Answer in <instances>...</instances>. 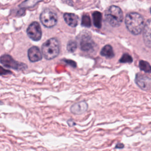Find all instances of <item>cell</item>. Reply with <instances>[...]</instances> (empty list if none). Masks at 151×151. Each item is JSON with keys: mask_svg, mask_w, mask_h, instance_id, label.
I'll list each match as a JSON object with an SVG mask.
<instances>
[{"mask_svg": "<svg viewBox=\"0 0 151 151\" xmlns=\"http://www.w3.org/2000/svg\"><path fill=\"white\" fill-rule=\"evenodd\" d=\"M125 24L130 32L133 35H138L143 29L144 19L139 13L130 12L126 16Z\"/></svg>", "mask_w": 151, "mask_h": 151, "instance_id": "1", "label": "cell"}, {"mask_svg": "<svg viewBox=\"0 0 151 151\" xmlns=\"http://www.w3.org/2000/svg\"><path fill=\"white\" fill-rule=\"evenodd\" d=\"M42 53L47 60L55 58L60 52V44L55 38H51L46 41L42 45Z\"/></svg>", "mask_w": 151, "mask_h": 151, "instance_id": "2", "label": "cell"}, {"mask_svg": "<svg viewBox=\"0 0 151 151\" xmlns=\"http://www.w3.org/2000/svg\"><path fill=\"white\" fill-rule=\"evenodd\" d=\"M105 18L111 26L119 27L123 19V11L119 6H110L105 12Z\"/></svg>", "mask_w": 151, "mask_h": 151, "instance_id": "3", "label": "cell"}, {"mask_svg": "<svg viewBox=\"0 0 151 151\" xmlns=\"http://www.w3.org/2000/svg\"><path fill=\"white\" fill-rule=\"evenodd\" d=\"M40 18L41 23L47 28H51L55 25L58 20L56 13L49 9L44 10L41 12Z\"/></svg>", "mask_w": 151, "mask_h": 151, "instance_id": "4", "label": "cell"}, {"mask_svg": "<svg viewBox=\"0 0 151 151\" xmlns=\"http://www.w3.org/2000/svg\"><path fill=\"white\" fill-rule=\"evenodd\" d=\"M0 63L7 68L15 69L16 70H23L27 68L26 64L15 61L8 54L2 55L0 57Z\"/></svg>", "mask_w": 151, "mask_h": 151, "instance_id": "5", "label": "cell"}, {"mask_svg": "<svg viewBox=\"0 0 151 151\" xmlns=\"http://www.w3.org/2000/svg\"><path fill=\"white\" fill-rule=\"evenodd\" d=\"M80 45L82 51L88 52L92 51L94 47L95 43L91 38V34L88 31H83L81 33L80 37Z\"/></svg>", "mask_w": 151, "mask_h": 151, "instance_id": "6", "label": "cell"}, {"mask_svg": "<svg viewBox=\"0 0 151 151\" xmlns=\"http://www.w3.org/2000/svg\"><path fill=\"white\" fill-rule=\"evenodd\" d=\"M27 32L28 37L35 41H39L42 36V31L40 25L36 21L32 22L28 26Z\"/></svg>", "mask_w": 151, "mask_h": 151, "instance_id": "7", "label": "cell"}, {"mask_svg": "<svg viewBox=\"0 0 151 151\" xmlns=\"http://www.w3.org/2000/svg\"><path fill=\"white\" fill-rule=\"evenodd\" d=\"M135 83L139 87L143 90H151V78L146 76L137 74L135 78Z\"/></svg>", "mask_w": 151, "mask_h": 151, "instance_id": "8", "label": "cell"}, {"mask_svg": "<svg viewBox=\"0 0 151 151\" xmlns=\"http://www.w3.org/2000/svg\"><path fill=\"white\" fill-rule=\"evenodd\" d=\"M143 41L148 47H151V18L149 19L143 27Z\"/></svg>", "mask_w": 151, "mask_h": 151, "instance_id": "9", "label": "cell"}, {"mask_svg": "<svg viewBox=\"0 0 151 151\" xmlns=\"http://www.w3.org/2000/svg\"><path fill=\"white\" fill-rule=\"evenodd\" d=\"M28 57L31 62H37L42 59V53L36 46H33L28 50Z\"/></svg>", "mask_w": 151, "mask_h": 151, "instance_id": "10", "label": "cell"}, {"mask_svg": "<svg viewBox=\"0 0 151 151\" xmlns=\"http://www.w3.org/2000/svg\"><path fill=\"white\" fill-rule=\"evenodd\" d=\"M87 109V103L84 101H81L73 104L70 107V111L74 114H81L86 111Z\"/></svg>", "mask_w": 151, "mask_h": 151, "instance_id": "11", "label": "cell"}, {"mask_svg": "<svg viewBox=\"0 0 151 151\" xmlns=\"http://www.w3.org/2000/svg\"><path fill=\"white\" fill-rule=\"evenodd\" d=\"M65 22L71 27H75L78 23V17L73 13H65L63 15Z\"/></svg>", "mask_w": 151, "mask_h": 151, "instance_id": "12", "label": "cell"}, {"mask_svg": "<svg viewBox=\"0 0 151 151\" xmlns=\"http://www.w3.org/2000/svg\"><path fill=\"white\" fill-rule=\"evenodd\" d=\"M100 54L107 58H111L114 56V52L110 45H106L100 51Z\"/></svg>", "mask_w": 151, "mask_h": 151, "instance_id": "13", "label": "cell"}, {"mask_svg": "<svg viewBox=\"0 0 151 151\" xmlns=\"http://www.w3.org/2000/svg\"><path fill=\"white\" fill-rule=\"evenodd\" d=\"M101 19L102 15L101 14L99 11H94L93 13V21L94 25L98 28H100L101 27Z\"/></svg>", "mask_w": 151, "mask_h": 151, "instance_id": "14", "label": "cell"}, {"mask_svg": "<svg viewBox=\"0 0 151 151\" xmlns=\"http://www.w3.org/2000/svg\"><path fill=\"white\" fill-rule=\"evenodd\" d=\"M42 1L43 0H26L19 5V7L24 9L32 8Z\"/></svg>", "mask_w": 151, "mask_h": 151, "instance_id": "15", "label": "cell"}, {"mask_svg": "<svg viewBox=\"0 0 151 151\" xmlns=\"http://www.w3.org/2000/svg\"><path fill=\"white\" fill-rule=\"evenodd\" d=\"M139 67L142 71L147 73H151V65L148 62L140 60L139 63Z\"/></svg>", "mask_w": 151, "mask_h": 151, "instance_id": "16", "label": "cell"}, {"mask_svg": "<svg viewBox=\"0 0 151 151\" xmlns=\"http://www.w3.org/2000/svg\"><path fill=\"white\" fill-rule=\"evenodd\" d=\"M77 48V43L74 40H70L67 45V49L70 52H74Z\"/></svg>", "mask_w": 151, "mask_h": 151, "instance_id": "17", "label": "cell"}, {"mask_svg": "<svg viewBox=\"0 0 151 151\" xmlns=\"http://www.w3.org/2000/svg\"><path fill=\"white\" fill-rule=\"evenodd\" d=\"M81 25L85 27H90L91 25V21L88 15H84L81 19Z\"/></svg>", "mask_w": 151, "mask_h": 151, "instance_id": "18", "label": "cell"}, {"mask_svg": "<svg viewBox=\"0 0 151 151\" xmlns=\"http://www.w3.org/2000/svg\"><path fill=\"white\" fill-rule=\"evenodd\" d=\"M119 61L122 63H131L133 61V58L129 54L125 53L122 56Z\"/></svg>", "mask_w": 151, "mask_h": 151, "instance_id": "19", "label": "cell"}, {"mask_svg": "<svg viewBox=\"0 0 151 151\" xmlns=\"http://www.w3.org/2000/svg\"><path fill=\"white\" fill-rule=\"evenodd\" d=\"M12 72L0 66V75L3 76V75H6V74H11Z\"/></svg>", "mask_w": 151, "mask_h": 151, "instance_id": "20", "label": "cell"}, {"mask_svg": "<svg viewBox=\"0 0 151 151\" xmlns=\"http://www.w3.org/2000/svg\"><path fill=\"white\" fill-rule=\"evenodd\" d=\"M65 61V63H67L68 64H69V65H70L71 66H72V67H76V63L74 62V61H72V60H64Z\"/></svg>", "mask_w": 151, "mask_h": 151, "instance_id": "21", "label": "cell"}, {"mask_svg": "<svg viewBox=\"0 0 151 151\" xmlns=\"http://www.w3.org/2000/svg\"><path fill=\"white\" fill-rule=\"evenodd\" d=\"M67 123L69 126H73L76 125V123L73 120H68L67 121Z\"/></svg>", "mask_w": 151, "mask_h": 151, "instance_id": "22", "label": "cell"}, {"mask_svg": "<svg viewBox=\"0 0 151 151\" xmlns=\"http://www.w3.org/2000/svg\"><path fill=\"white\" fill-rule=\"evenodd\" d=\"M124 145L122 144V143H118L116 146V148H117V149H122L124 147Z\"/></svg>", "mask_w": 151, "mask_h": 151, "instance_id": "23", "label": "cell"}, {"mask_svg": "<svg viewBox=\"0 0 151 151\" xmlns=\"http://www.w3.org/2000/svg\"><path fill=\"white\" fill-rule=\"evenodd\" d=\"M64 2L70 5H73V2L71 0H62Z\"/></svg>", "mask_w": 151, "mask_h": 151, "instance_id": "24", "label": "cell"}, {"mask_svg": "<svg viewBox=\"0 0 151 151\" xmlns=\"http://www.w3.org/2000/svg\"><path fill=\"white\" fill-rule=\"evenodd\" d=\"M24 10H25V9L22 8L19 11H18V14H19V16H21V15H24Z\"/></svg>", "mask_w": 151, "mask_h": 151, "instance_id": "25", "label": "cell"}, {"mask_svg": "<svg viewBox=\"0 0 151 151\" xmlns=\"http://www.w3.org/2000/svg\"><path fill=\"white\" fill-rule=\"evenodd\" d=\"M2 104H3V103L1 101H0V105H2Z\"/></svg>", "mask_w": 151, "mask_h": 151, "instance_id": "26", "label": "cell"}, {"mask_svg": "<svg viewBox=\"0 0 151 151\" xmlns=\"http://www.w3.org/2000/svg\"><path fill=\"white\" fill-rule=\"evenodd\" d=\"M150 12H151V9H150Z\"/></svg>", "mask_w": 151, "mask_h": 151, "instance_id": "27", "label": "cell"}]
</instances>
